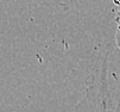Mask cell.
<instances>
[{"instance_id": "cell-1", "label": "cell", "mask_w": 120, "mask_h": 112, "mask_svg": "<svg viewBox=\"0 0 120 112\" xmlns=\"http://www.w3.org/2000/svg\"><path fill=\"white\" fill-rule=\"evenodd\" d=\"M73 112H120V77L109 72L108 54L88 77L86 93Z\"/></svg>"}, {"instance_id": "cell-2", "label": "cell", "mask_w": 120, "mask_h": 112, "mask_svg": "<svg viewBox=\"0 0 120 112\" xmlns=\"http://www.w3.org/2000/svg\"><path fill=\"white\" fill-rule=\"evenodd\" d=\"M115 44L120 49V27H116V32H115Z\"/></svg>"}, {"instance_id": "cell-3", "label": "cell", "mask_w": 120, "mask_h": 112, "mask_svg": "<svg viewBox=\"0 0 120 112\" xmlns=\"http://www.w3.org/2000/svg\"><path fill=\"white\" fill-rule=\"evenodd\" d=\"M115 23H116V26L120 27V8L118 10V12L115 14Z\"/></svg>"}, {"instance_id": "cell-4", "label": "cell", "mask_w": 120, "mask_h": 112, "mask_svg": "<svg viewBox=\"0 0 120 112\" xmlns=\"http://www.w3.org/2000/svg\"><path fill=\"white\" fill-rule=\"evenodd\" d=\"M114 3H115V4H116V5L120 7V0H114Z\"/></svg>"}]
</instances>
